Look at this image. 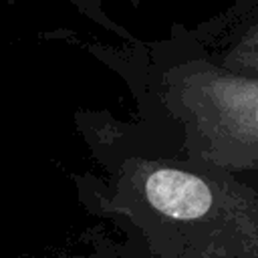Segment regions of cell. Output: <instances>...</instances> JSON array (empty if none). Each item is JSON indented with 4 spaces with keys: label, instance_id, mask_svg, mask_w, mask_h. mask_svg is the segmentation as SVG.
Masks as SVG:
<instances>
[{
    "label": "cell",
    "instance_id": "1",
    "mask_svg": "<svg viewBox=\"0 0 258 258\" xmlns=\"http://www.w3.org/2000/svg\"><path fill=\"white\" fill-rule=\"evenodd\" d=\"M149 204L175 220L200 218L212 204V194L206 181L179 169H157L145 181Z\"/></svg>",
    "mask_w": 258,
    "mask_h": 258
}]
</instances>
